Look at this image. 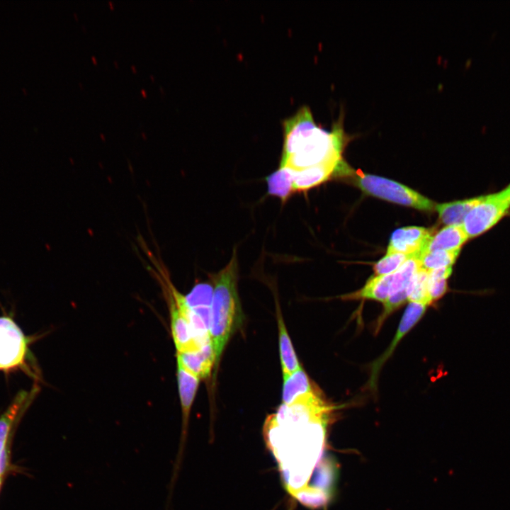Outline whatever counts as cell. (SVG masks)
<instances>
[{
	"mask_svg": "<svg viewBox=\"0 0 510 510\" xmlns=\"http://www.w3.org/2000/svg\"><path fill=\"white\" fill-rule=\"evenodd\" d=\"M39 391L36 382L30 390H21L0 415V456L9 449L12 433Z\"/></svg>",
	"mask_w": 510,
	"mask_h": 510,
	"instance_id": "obj_8",
	"label": "cell"
},
{
	"mask_svg": "<svg viewBox=\"0 0 510 510\" xmlns=\"http://www.w3.org/2000/svg\"><path fill=\"white\" fill-rule=\"evenodd\" d=\"M419 253L405 254L401 253L386 254L373 266L375 276L387 275L395 273L408 259L419 256Z\"/></svg>",
	"mask_w": 510,
	"mask_h": 510,
	"instance_id": "obj_25",
	"label": "cell"
},
{
	"mask_svg": "<svg viewBox=\"0 0 510 510\" xmlns=\"http://www.w3.org/2000/svg\"><path fill=\"white\" fill-rule=\"evenodd\" d=\"M429 271L421 267L414 274L410 286L407 300L409 302H416L429 305L431 302L428 291Z\"/></svg>",
	"mask_w": 510,
	"mask_h": 510,
	"instance_id": "obj_24",
	"label": "cell"
},
{
	"mask_svg": "<svg viewBox=\"0 0 510 510\" xmlns=\"http://www.w3.org/2000/svg\"><path fill=\"white\" fill-rule=\"evenodd\" d=\"M91 59L93 60V61L94 62V63H96L97 61H96V58H95L94 57H92Z\"/></svg>",
	"mask_w": 510,
	"mask_h": 510,
	"instance_id": "obj_32",
	"label": "cell"
},
{
	"mask_svg": "<svg viewBox=\"0 0 510 510\" xmlns=\"http://www.w3.org/2000/svg\"><path fill=\"white\" fill-rule=\"evenodd\" d=\"M394 273L370 277L359 290L343 296L346 300L368 299L384 303L390 293Z\"/></svg>",
	"mask_w": 510,
	"mask_h": 510,
	"instance_id": "obj_18",
	"label": "cell"
},
{
	"mask_svg": "<svg viewBox=\"0 0 510 510\" xmlns=\"http://www.w3.org/2000/svg\"><path fill=\"white\" fill-rule=\"evenodd\" d=\"M334 407L325 399L281 404L266 419L264 433L288 492L303 504L319 506L312 487L319 470Z\"/></svg>",
	"mask_w": 510,
	"mask_h": 510,
	"instance_id": "obj_1",
	"label": "cell"
},
{
	"mask_svg": "<svg viewBox=\"0 0 510 510\" xmlns=\"http://www.w3.org/2000/svg\"><path fill=\"white\" fill-rule=\"evenodd\" d=\"M131 68H132V69L135 72H137V69H135V66H131Z\"/></svg>",
	"mask_w": 510,
	"mask_h": 510,
	"instance_id": "obj_30",
	"label": "cell"
},
{
	"mask_svg": "<svg viewBox=\"0 0 510 510\" xmlns=\"http://www.w3.org/2000/svg\"><path fill=\"white\" fill-rule=\"evenodd\" d=\"M28 357V337L12 318L0 317V370L8 372L24 368L38 380L27 365Z\"/></svg>",
	"mask_w": 510,
	"mask_h": 510,
	"instance_id": "obj_5",
	"label": "cell"
},
{
	"mask_svg": "<svg viewBox=\"0 0 510 510\" xmlns=\"http://www.w3.org/2000/svg\"><path fill=\"white\" fill-rule=\"evenodd\" d=\"M238 259L234 248L227 264L216 273H210L214 284L210 307V336L218 364L232 334L242 319L238 293Z\"/></svg>",
	"mask_w": 510,
	"mask_h": 510,
	"instance_id": "obj_3",
	"label": "cell"
},
{
	"mask_svg": "<svg viewBox=\"0 0 510 510\" xmlns=\"http://www.w3.org/2000/svg\"><path fill=\"white\" fill-rule=\"evenodd\" d=\"M2 482H3V476H0V489H1V487L2 484Z\"/></svg>",
	"mask_w": 510,
	"mask_h": 510,
	"instance_id": "obj_29",
	"label": "cell"
},
{
	"mask_svg": "<svg viewBox=\"0 0 510 510\" xmlns=\"http://www.w3.org/2000/svg\"><path fill=\"white\" fill-rule=\"evenodd\" d=\"M164 297L169 308L171 332L176 352L192 351L200 348L184 316L170 298Z\"/></svg>",
	"mask_w": 510,
	"mask_h": 510,
	"instance_id": "obj_15",
	"label": "cell"
},
{
	"mask_svg": "<svg viewBox=\"0 0 510 510\" xmlns=\"http://www.w3.org/2000/svg\"><path fill=\"white\" fill-rule=\"evenodd\" d=\"M351 138L342 118L330 131L317 125L310 109L300 108L283 122V145L280 167L297 171L329 163L344 162L342 152Z\"/></svg>",
	"mask_w": 510,
	"mask_h": 510,
	"instance_id": "obj_2",
	"label": "cell"
},
{
	"mask_svg": "<svg viewBox=\"0 0 510 510\" xmlns=\"http://www.w3.org/2000/svg\"><path fill=\"white\" fill-rule=\"evenodd\" d=\"M431 236V230L422 227L409 226L398 228L391 235L386 254H420Z\"/></svg>",
	"mask_w": 510,
	"mask_h": 510,
	"instance_id": "obj_10",
	"label": "cell"
},
{
	"mask_svg": "<svg viewBox=\"0 0 510 510\" xmlns=\"http://www.w3.org/2000/svg\"><path fill=\"white\" fill-rule=\"evenodd\" d=\"M501 192L503 194L504 197L510 203V184L506 188L502 190Z\"/></svg>",
	"mask_w": 510,
	"mask_h": 510,
	"instance_id": "obj_27",
	"label": "cell"
},
{
	"mask_svg": "<svg viewBox=\"0 0 510 510\" xmlns=\"http://www.w3.org/2000/svg\"><path fill=\"white\" fill-rule=\"evenodd\" d=\"M177 383L181 408V435L178 449L173 465L168 490L174 492V486L181 467L187 439L188 426L191 407L196 397L200 380L177 365Z\"/></svg>",
	"mask_w": 510,
	"mask_h": 510,
	"instance_id": "obj_7",
	"label": "cell"
},
{
	"mask_svg": "<svg viewBox=\"0 0 510 510\" xmlns=\"http://www.w3.org/2000/svg\"><path fill=\"white\" fill-rule=\"evenodd\" d=\"M114 63H115V64L116 65V67H118V65L117 64V62H114Z\"/></svg>",
	"mask_w": 510,
	"mask_h": 510,
	"instance_id": "obj_33",
	"label": "cell"
},
{
	"mask_svg": "<svg viewBox=\"0 0 510 510\" xmlns=\"http://www.w3.org/2000/svg\"><path fill=\"white\" fill-rule=\"evenodd\" d=\"M452 271V266H448L429 271L428 291L431 302L438 300L447 292V280Z\"/></svg>",
	"mask_w": 510,
	"mask_h": 510,
	"instance_id": "obj_23",
	"label": "cell"
},
{
	"mask_svg": "<svg viewBox=\"0 0 510 510\" xmlns=\"http://www.w3.org/2000/svg\"><path fill=\"white\" fill-rule=\"evenodd\" d=\"M268 194L285 202L293 192V172L288 167H280L266 178Z\"/></svg>",
	"mask_w": 510,
	"mask_h": 510,
	"instance_id": "obj_20",
	"label": "cell"
},
{
	"mask_svg": "<svg viewBox=\"0 0 510 510\" xmlns=\"http://www.w3.org/2000/svg\"><path fill=\"white\" fill-rule=\"evenodd\" d=\"M426 307V305L421 303H409L402 317L396 335L395 336L392 344L387 348L385 352L373 363L369 380V387L371 389L375 390L376 387L378 373L384 363L390 356L400 339H402L404 335L408 333L419 321L424 315Z\"/></svg>",
	"mask_w": 510,
	"mask_h": 510,
	"instance_id": "obj_9",
	"label": "cell"
},
{
	"mask_svg": "<svg viewBox=\"0 0 510 510\" xmlns=\"http://www.w3.org/2000/svg\"><path fill=\"white\" fill-rule=\"evenodd\" d=\"M509 208L510 203L501 191L483 196L466 215L462 227L468 238L477 237L494 227Z\"/></svg>",
	"mask_w": 510,
	"mask_h": 510,
	"instance_id": "obj_6",
	"label": "cell"
},
{
	"mask_svg": "<svg viewBox=\"0 0 510 510\" xmlns=\"http://www.w3.org/2000/svg\"><path fill=\"white\" fill-rule=\"evenodd\" d=\"M108 4H110V6L113 8V3L111 1H108Z\"/></svg>",
	"mask_w": 510,
	"mask_h": 510,
	"instance_id": "obj_31",
	"label": "cell"
},
{
	"mask_svg": "<svg viewBox=\"0 0 510 510\" xmlns=\"http://www.w3.org/2000/svg\"><path fill=\"white\" fill-rule=\"evenodd\" d=\"M214 291V284L211 278L205 282L196 283L191 290L183 295L176 289V295L180 302L187 308L210 307Z\"/></svg>",
	"mask_w": 510,
	"mask_h": 510,
	"instance_id": "obj_21",
	"label": "cell"
},
{
	"mask_svg": "<svg viewBox=\"0 0 510 510\" xmlns=\"http://www.w3.org/2000/svg\"><path fill=\"white\" fill-rule=\"evenodd\" d=\"M419 256L406 261L395 273L387 305L397 309L407 300L409 286L416 271L420 268Z\"/></svg>",
	"mask_w": 510,
	"mask_h": 510,
	"instance_id": "obj_14",
	"label": "cell"
},
{
	"mask_svg": "<svg viewBox=\"0 0 510 510\" xmlns=\"http://www.w3.org/2000/svg\"><path fill=\"white\" fill-rule=\"evenodd\" d=\"M10 450L0 456V476H3L9 467Z\"/></svg>",
	"mask_w": 510,
	"mask_h": 510,
	"instance_id": "obj_26",
	"label": "cell"
},
{
	"mask_svg": "<svg viewBox=\"0 0 510 510\" xmlns=\"http://www.w3.org/2000/svg\"><path fill=\"white\" fill-rule=\"evenodd\" d=\"M150 77L152 79V80H154V78L152 75H151Z\"/></svg>",
	"mask_w": 510,
	"mask_h": 510,
	"instance_id": "obj_34",
	"label": "cell"
},
{
	"mask_svg": "<svg viewBox=\"0 0 510 510\" xmlns=\"http://www.w3.org/2000/svg\"><path fill=\"white\" fill-rule=\"evenodd\" d=\"M468 239L462 225L446 226L431 234L420 251V256L439 250H459Z\"/></svg>",
	"mask_w": 510,
	"mask_h": 510,
	"instance_id": "obj_16",
	"label": "cell"
},
{
	"mask_svg": "<svg viewBox=\"0 0 510 510\" xmlns=\"http://www.w3.org/2000/svg\"><path fill=\"white\" fill-rule=\"evenodd\" d=\"M141 94H142V95H143L144 97L147 96V94H146V92H145V91H144V89H142V90H141Z\"/></svg>",
	"mask_w": 510,
	"mask_h": 510,
	"instance_id": "obj_28",
	"label": "cell"
},
{
	"mask_svg": "<svg viewBox=\"0 0 510 510\" xmlns=\"http://www.w3.org/2000/svg\"><path fill=\"white\" fill-rule=\"evenodd\" d=\"M353 182L364 193L407 207L431 212L436 203L412 188L397 181L371 174H357Z\"/></svg>",
	"mask_w": 510,
	"mask_h": 510,
	"instance_id": "obj_4",
	"label": "cell"
},
{
	"mask_svg": "<svg viewBox=\"0 0 510 510\" xmlns=\"http://www.w3.org/2000/svg\"><path fill=\"white\" fill-rule=\"evenodd\" d=\"M460 249L455 251L439 250L424 254L419 258L420 267L429 271L439 268L453 266L460 254Z\"/></svg>",
	"mask_w": 510,
	"mask_h": 510,
	"instance_id": "obj_22",
	"label": "cell"
},
{
	"mask_svg": "<svg viewBox=\"0 0 510 510\" xmlns=\"http://www.w3.org/2000/svg\"><path fill=\"white\" fill-rule=\"evenodd\" d=\"M177 365L200 380L208 378L217 366L216 354L211 341L200 348L186 352H176Z\"/></svg>",
	"mask_w": 510,
	"mask_h": 510,
	"instance_id": "obj_11",
	"label": "cell"
},
{
	"mask_svg": "<svg viewBox=\"0 0 510 510\" xmlns=\"http://www.w3.org/2000/svg\"><path fill=\"white\" fill-rule=\"evenodd\" d=\"M280 360L283 377L285 378L298 370L301 366L293 348L278 305L276 306Z\"/></svg>",
	"mask_w": 510,
	"mask_h": 510,
	"instance_id": "obj_17",
	"label": "cell"
},
{
	"mask_svg": "<svg viewBox=\"0 0 510 510\" xmlns=\"http://www.w3.org/2000/svg\"><path fill=\"white\" fill-rule=\"evenodd\" d=\"M482 196L437 204L436 210L440 221L446 226L462 225L469 211L480 200Z\"/></svg>",
	"mask_w": 510,
	"mask_h": 510,
	"instance_id": "obj_19",
	"label": "cell"
},
{
	"mask_svg": "<svg viewBox=\"0 0 510 510\" xmlns=\"http://www.w3.org/2000/svg\"><path fill=\"white\" fill-rule=\"evenodd\" d=\"M323 396L321 390L302 367L291 375L283 378V404H290L298 400H313Z\"/></svg>",
	"mask_w": 510,
	"mask_h": 510,
	"instance_id": "obj_12",
	"label": "cell"
},
{
	"mask_svg": "<svg viewBox=\"0 0 510 510\" xmlns=\"http://www.w3.org/2000/svg\"><path fill=\"white\" fill-rule=\"evenodd\" d=\"M346 166L341 163H329L305 168L293 172V192L303 193L328 181L340 174Z\"/></svg>",
	"mask_w": 510,
	"mask_h": 510,
	"instance_id": "obj_13",
	"label": "cell"
}]
</instances>
